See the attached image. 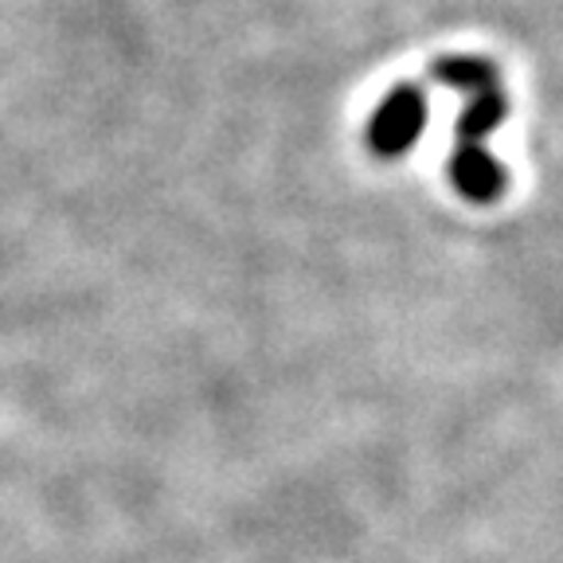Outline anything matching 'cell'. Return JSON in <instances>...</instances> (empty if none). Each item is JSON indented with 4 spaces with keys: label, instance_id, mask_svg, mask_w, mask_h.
Wrapping results in <instances>:
<instances>
[{
    "label": "cell",
    "instance_id": "obj_1",
    "mask_svg": "<svg viewBox=\"0 0 563 563\" xmlns=\"http://www.w3.org/2000/svg\"><path fill=\"white\" fill-rule=\"evenodd\" d=\"M427 125V98L419 87H396L368 122V145L379 157H399L422 137Z\"/></svg>",
    "mask_w": 563,
    "mask_h": 563
},
{
    "label": "cell",
    "instance_id": "obj_3",
    "mask_svg": "<svg viewBox=\"0 0 563 563\" xmlns=\"http://www.w3.org/2000/svg\"><path fill=\"white\" fill-rule=\"evenodd\" d=\"M505 114H509V102H505L501 87L477 90V95H470V102L462 106V114H457V137L482 145V141L505 122Z\"/></svg>",
    "mask_w": 563,
    "mask_h": 563
},
{
    "label": "cell",
    "instance_id": "obj_2",
    "mask_svg": "<svg viewBox=\"0 0 563 563\" xmlns=\"http://www.w3.org/2000/svg\"><path fill=\"white\" fill-rule=\"evenodd\" d=\"M450 180H454V188L466 196V200L489 203L505 192L509 173H505V165L493 157L485 145H477V141H457L454 157H450Z\"/></svg>",
    "mask_w": 563,
    "mask_h": 563
},
{
    "label": "cell",
    "instance_id": "obj_4",
    "mask_svg": "<svg viewBox=\"0 0 563 563\" xmlns=\"http://www.w3.org/2000/svg\"><path fill=\"white\" fill-rule=\"evenodd\" d=\"M431 70L439 82L466 90V95L497 87V67H493L489 59H477V55H446V59H439Z\"/></svg>",
    "mask_w": 563,
    "mask_h": 563
}]
</instances>
